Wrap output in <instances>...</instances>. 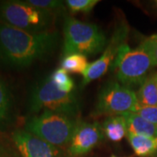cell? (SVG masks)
Returning a JSON list of instances; mask_svg holds the SVG:
<instances>
[{"instance_id": "7a4b0ae2", "label": "cell", "mask_w": 157, "mask_h": 157, "mask_svg": "<svg viewBox=\"0 0 157 157\" xmlns=\"http://www.w3.org/2000/svg\"><path fill=\"white\" fill-rule=\"evenodd\" d=\"M29 111L59 113L76 118L80 111V101L74 93H65L46 77L33 87L29 97Z\"/></svg>"}, {"instance_id": "7c38bea8", "label": "cell", "mask_w": 157, "mask_h": 157, "mask_svg": "<svg viewBox=\"0 0 157 157\" xmlns=\"http://www.w3.org/2000/svg\"><path fill=\"white\" fill-rule=\"evenodd\" d=\"M101 127L104 135L114 142L121 141L128 135L127 121L124 115L109 116Z\"/></svg>"}, {"instance_id": "ffe728a7", "label": "cell", "mask_w": 157, "mask_h": 157, "mask_svg": "<svg viewBox=\"0 0 157 157\" xmlns=\"http://www.w3.org/2000/svg\"><path fill=\"white\" fill-rule=\"evenodd\" d=\"M135 113L148 122L157 126V106H142L140 104Z\"/></svg>"}, {"instance_id": "ac0fdd59", "label": "cell", "mask_w": 157, "mask_h": 157, "mask_svg": "<svg viewBox=\"0 0 157 157\" xmlns=\"http://www.w3.org/2000/svg\"><path fill=\"white\" fill-rule=\"evenodd\" d=\"M99 3L98 0H67L66 5L73 13H89Z\"/></svg>"}, {"instance_id": "44dd1931", "label": "cell", "mask_w": 157, "mask_h": 157, "mask_svg": "<svg viewBox=\"0 0 157 157\" xmlns=\"http://www.w3.org/2000/svg\"><path fill=\"white\" fill-rule=\"evenodd\" d=\"M141 45L149 52L153 60L154 67L157 66V34L152 35L151 37L145 39L141 43Z\"/></svg>"}, {"instance_id": "52a82bcc", "label": "cell", "mask_w": 157, "mask_h": 157, "mask_svg": "<svg viewBox=\"0 0 157 157\" xmlns=\"http://www.w3.org/2000/svg\"><path fill=\"white\" fill-rule=\"evenodd\" d=\"M140 106L137 94L130 87L111 81L100 91L95 107L97 114L123 115L135 113Z\"/></svg>"}, {"instance_id": "5b68a950", "label": "cell", "mask_w": 157, "mask_h": 157, "mask_svg": "<svg viewBox=\"0 0 157 157\" xmlns=\"http://www.w3.org/2000/svg\"><path fill=\"white\" fill-rule=\"evenodd\" d=\"M53 13L40 10L27 1L10 0L0 5L1 22L15 28L31 33L48 32Z\"/></svg>"}, {"instance_id": "5bb4252c", "label": "cell", "mask_w": 157, "mask_h": 157, "mask_svg": "<svg viewBox=\"0 0 157 157\" xmlns=\"http://www.w3.org/2000/svg\"><path fill=\"white\" fill-rule=\"evenodd\" d=\"M136 94L140 105L157 106V85L155 74L145 78Z\"/></svg>"}, {"instance_id": "4fadbf2b", "label": "cell", "mask_w": 157, "mask_h": 157, "mask_svg": "<svg viewBox=\"0 0 157 157\" xmlns=\"http://www.w3.org/2000/svg\"><path fill=\"white\" fill-rule=\"evenodd\" d=\"M127 138L137 156L147 157L157 151V137L128 134Z\"/></svg>"}, {"instance_id": "8992f818", "label": "cell", "mask_w": 157, "mask_h": 157, "mask_svg": "<svg viewBox=\"0 0 157 157\" xmlns=\"http://www.w3.org/2000/svg\"><path fill=\"white\" fill-rule=\"evenodd\" d=\"M113 67L120 83L129 87L141 85L154 64L149 52L141 44L134 50L122 45L118 49Z\"/></svg>"}, {"instance_id": "cb8c5ba5", "label": "cell", "mask_w": 157, "mask_h": 157, "mask_svg": "<svg viewBox=\"0 0 157 157\" xmlns=\"http://www.w3.org/2000/svg\"><path fill=\"white\" fill-rule=\"evenodd\" d=\"M155 81H156V85H157V73H155Z\"/></svg>"}, {"instance_id": "7402d4cb", "label": "cell", "mask_w": 157, "mask_h": 157, "mask_svg": "<svg viewBox=\"0 0 157 157\" xmlns=\"http://www.w3.org/2000/svg\"><path fill=\"white\" fill-rule=\"evenodd\" d=\"M0 157H17V155L15 152L0 140Z\"/></svg>"}, {"instance_id": "277c9868", "label": "cell", "mask_w": 157, "mask_h": 157, "mask_svg": "<svg viewBox=\"0 0 157 157\" xmlns=\"http://www.w3.org/2000/svg\"><path fill=\"white\" fill-rule=\"evenodd\" d=\"M76 118L45 111L26 121L25 130L39 136L55 147L69 145L78 125Z\"/></svg>"}, {"instance_id": "3957f363", "label": "cell", "mask_w": 157, "mask_h": 157, "mask_svg": "<svg viewBox=\"0 0 157 157\" xmlns=\"http://www.w3.org/2000/svg\"><path fill=\"white\" fill-rule=\"evenodd\" d=\"M107 38L96 25L67 17L64 25L63 55L79 53L93 56L105 51Z\"/></svg>"}, {"instance_id": "9c48e42d", "label": "cell", "mask_w": 157, "mask_h": 157, "mask_svg": "<svg viewBox=\"0 0 157 157\" xmlns=\"http://www.w3.org/2000/svg\"><path fill=\"white\" fill-rule=\"evenodd\" d=\"M103 137L102 127L99 123L78 121L68 145V152L73 156L85 155L98 145Z\"/></svg>"}, {"instance_id": "ba28073f", "label": "cell", "mask_w": 157, "mask_h": 157, "mask_svg": "<svg viewBox=\"0 0 157 157\" xmlns=\"http://www.w3.org/2000/svg\"><path fill=\"white\" fill-rule=\"evenodd\" d=\"M11 139L22 157H62L58 147L25 129L15 130Z\"/></svg>"}, {"instance_id": "d6986e66", "label": "cell", "mask_w": 157, "mask_h": 157, "mask_svg": "<svg viewBox=\"0 0 157 157\" xmlns=\"http://www.w3.org/2000/svg\"><path fill=\"white\" fill-rule=\"evenodd\" d=\"M27 3L40 10L54 13L56 11H61L64 8V2L58 0H26Z\"/></svg>"}, {"instance_id": "6da1fadb", "label": "cell", "mask_w": 157, "mask_h": 157, "mask_svg": "<svg viewBox=\"0 0 157 157\" xmlns=\"http://www.w3.org/2000/svg\"><path fill=\"white\" fill-rule=\"evenodd\" d=\"M57 32L31 33L0 22V66L22 70L50 56L59 43Z\"/></svg>"}, {"instance_id": "2e32d148", "label": "cell", "mask_w": 157, "mask_h": 157, "mask_svg": "<svg viewBox=\"0 0 157 157\" xmlns=\"http://www.w3.org/2000/svg\"><path fill=\"white\" fill-rule=\"evenodd\" d=\"M12 101L5 81L0 78V125L6 123L11 116Z\"/></svg>"}, {"instance_id": "e0dca14e", "label": "cell", "mask_w": 157, "mask_h": 157, "mask_svg": "<svg viewBox=\"0 0 157 157\" xmlns=\"http://www.w3.org/2000/svg\"><path fill=\"white\" fill-rule=\"evenodd\" d=\"M51 80L59 89L65 93H73L74 89V82L69 76L68 73L63 68L55 70L49 76Z\"/></svg>"}, {"instance_id": "30bf717a", "label": "cell", "mask_w": 157, "mask_h": 157, "mask_svg": "<svg viewBox=\"0 0 157 157\" xmlns=\"http://www.w3.org/2000/svg\"><path fill=\"white\" fill-rule=\"evenodd\" d=\"M118 49H115V45L113 44H110L97 60L89 64L88 67L86 68L85 73L82 74V87H85L90 82L95 80L97 78H100L107 73L113 60L114 55L117 54Z\"/></svg>"}, {"instance_id": "8fae6325", "label": "cell", "mask_w": 157, "mask_h": 157, "mask_svg": "<svg viewBox=\"0 0 157 157\" xmlns=\"http://www.w3.org/2000/svg\"><path fill=\"white\" fill-rule=\"evenodd\" d=\"M128 126V134L143 135L148 137H157V126L148 122L137 113H128L123 114Z\"/></svg>"}, {"instance_id": "9a60e30c", "label": "cell", "mask_w": 157, "mask_h": 157, "mask_svg": "<svg viewBox=\"0 0 157 157\" xmlns=\"http://www.w3.org/2000/svg\"><path fill=\"white\" fill-rule=\"evenodd\" d=\"M88 66L89 63L86 56L79 53H73L64 57L61 61V68L65 69L67 73L83 74Z\"/></svg>"}, {"instance_id": "603a6c76", "label": "cell", "mask_w": 157, "mask_h": 157, "mask_svg": "<svg viewBox=\"0 0 157 157\" xmlns=\"http://www.w3.org/2000/svg\"><path fill=\"white\" fill-rule=\"evenodd\" d=\"M110 157H121V156H116V155H112ZM124 157H132V156H124Z\"/></svg>"}]
</instances>
